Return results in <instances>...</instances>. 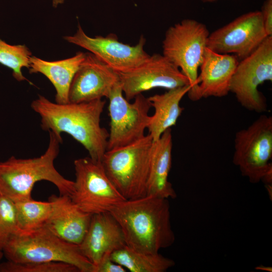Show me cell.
<instances>
[{
    "instance_id": "obj_28",
    "label": "cell",
    "mask_w": 272,
    "mask_h": 272,
    "mask_svg": "<svg viewBox=\"0 0 272 272\" xmlns=\"http://www.w3.org/2000/svg\"><path fill=\"white\" fill-rule=\"evenodd\" d=\"M64 2V0H52V6L56 8L59 5L62 4Z\"/></svg>"
},
{
    "instance_id": "obj_5",
    "label": "cell",
    "mask_w": 272,
    "mask_h": 272,
    "mask_svg": "<svg viewBox=\"0 0 272 272\" xmlns=\"http://www.w3.org/2000/svg\"><path fill=\"white\" fill-rule=\"evenodd\" d=\"M153 143L148 134L130 145L107 150L103 157L107 176L126 199L147 195Z\"/></svg>"
},
{
    "instance_id": "obj_2",
    "label": "cell",
    "mask_w": 272,
    "mask_h": 272,
    "mask_svg": "<svg viewBox=\"0 0 272 272\" xmlns=\"http://www.w3.org/2000/svg\"><path fill=\"white\" fill-rule=\"evenodd\" d=\"M109 213L119 224L125 245L134 250L158 253L175 241L168 199L146 195L125 199Z\"/></svg>"
},
{
    "instance_id": "obj_1",
    "label": "cell",
    "mask_w": 272,
    "mask_h": 272,
    "mask_svg": "<svg viewBox=\"0 0 272 272\" xmlns=\"http://www.w3.org/2000/svg\"><path fill=\"white\" fill-rule=\"evenodd\" d=\"M105 104L102 99L60 104L39 95L31 107L40 116L42 129L58 136L63 132L70 134L84 147L92 159L101 162L109 136L100 122Z\"/></svg>"
},
{
    "instance_id": "obj_20",
    "label": "cell",
    "mask_w": 272,
    "mask_h": 272,
    "mask_svg": "<svg viewBox=\"0 0 272 272\" xmlns=\"http://www.w3.org/2000/svg\"><path fill=\"white\" fill-rule=\"evenodd\" d=\"M191 88V86L187 85L148 98L151 107L154 109L147 127L148 134L153 142L157 141L166 130L176 124L183 110L180 103Z\"/></svg>"
},
{
    "instance_id": "obj_11",
    "label": "cell",
    "mask_w": 272,
    "mask_h": 272,
    "mask_svg": "<svg viewBox=\"0 0 272 272\" xmlns=\"http://www.w3.org/2000/svg\"><path fill=\"white\" fill-rule=\"evenodd\" d=\"M63 39L88 50L117 73L133 70L145 62L150 56L145 50L146 39L143 35L136 45H130L119 41L113 34L105 37H90L79 24L75 34L64 36Z\"/></svg>"
},
{
    "instance_id": "obj_26",
    "label": "cell",
    "mask_w": 272,
    "mask_h": 272,
    "mask_svg": "<svg viewBox=\"0 0 272 272\" xmlns=\"http://www.w3.org/2000/svg\"><path fill=\"white\" fill-rule=\"evenodd\" d=\"M110 254L106 255L101 259L99 263L95 267L94 272H126L127 271L122 266L114 262L110 258Z\"/></svg>"
},
{
    "instance_id": "obj_27",
    "label": "cell",
    "mask_w": 272,
    "mask_h": 272,
    "mask_svg": "<svg viewBox=\"0 0 272 272\" xmlns=\"http://www.w3.org/2000/svg\"><path fill=\"white\" fill-rule=\"evenodd\" d=\"M260 12L265 32L267 36H272V0H266Z\"/></svg>"
},
{
    "instance_id": "obj_15",
    "label": "cell",
    "mask_w": 272,
    "mask_h": 272,
    "mask_svg": "<svg viewBox=\"0 0 272 272\" xmlns=\"http://www.w3.org/2000/svg\"><path fill=\"white\" fill-rule=\"evenodd\" d=\"M124 245L119 224L108 212L92 215L87 232L79 246L82 254L95 268L106 255Z\"/></svg>"
},
{
    "instance_id": "obj_12",
    "label": "cell",
    "mask_w": 272,
    "mask_h": 272,
    "mask_svg": "<svg viewBox=\"0 0 272 272\" xmlns=\"http://www.w3.org/2000/svg\"><path fill=\"white\" fill-rule=\"evenodd\" d=\"M268 37L260 11L244 14L210 33L207 48L241 59L252 53Z\"/></svg>"
},
{
    "instance_id": "obj_16",
    "label": "cell",
    "mask_w": 272,
    "mask_h": 272,
    "mask_svg": "<svg viewBox=\"0 0 272 272\" xmlns=\"http://www.w3.org/2000/svg\"><path fill=\"white\" fill-rule=\"evenodd\" d=\"M52 208L45 226L61 239L79 245L90 225L92 215L82 210L66 195H52Z\"/></svg>"
},
{
    "instance_id": "obj_24",
    "label": "cell",
    "mask_w": 272,
    "mask_h": 272,
    "mask_svg": "<svg viewBox=\"0 0 272 272\" xmlns=\"http://www.w3.org/2000/svg\"><path fill=\"white\" fill-rule=\"evenodd\" d=\"M70 264L58 261L16 263L9 260L0 263V272H77Z\"/></svg>"
},
{
    "instance_id": "obj_17",
    "label": "cell",
    "mask_w": 272,
    "mask_h": 272,
    "mask_svg": "<svg viewBox=\"0 0 272 272\" xmlns=\"http://www.w3.org/2000/svg\"><path fill=\"white\" fill-rule=\"evenodd\" d=\"M234 54H221L207 47L199 68L195 101L228 95L232 76L239 63Z\"/></svg>"
},
{
    "instance_id": "obj_25",
    "label": "cell",
    "mask_w": 272,
    "mask_h": 272,
    "mask_svg": "<svg viewBox=\"0 0 272 272\" xmlns=\"http://www.w3.org/2000/svg\"><path fill=\"white\" fill-rule=\"evenodd\" d=\"M19 230L15 203L0 196V250H3L10 237Z\"/></svg>"
},
{
    "instance_id": "obj_18",
    "label": "cell",
    "mask_w": 272,
    "mask_h": 272,
    "mask_svg": "<svg viewBox=\"0 0 272 272\" xmlns=\"http://www.w3.org/2000/svg\"><path fill=\"white\" fill-rule=\"evenodd\" d=\"M173 142L171 129L166 130L154 142L150 163L147 195L175 198L177 195L168 180L172 165Z\"/></svg>"
},
{
    "instance_id": "obj_14",
    "label": "cell",
    "mask_w": 272,
    "mask_h": 272,
    "mask_svg": "<svg viewBox=\"0 0 272 272\" xmlns=\"http://www.w3.org/2000/svg\"><path fill=\"white\" fill-rule=\"evenodd\" d=\"M119 82L117 72L90 52L86 53L72 81L69 102L80 103L108 98Z\"/></svg>"
},
{
    "instance_id": "obj_19",
    "label": "cell",
    "mask_w": 272,
    "mask_h": 272,
    "mask_svg": "<svg viewBox=\"0 0 272 272\" xmlns=\"http://www.w3.org/2000/svg\"><path fill=\"white\" fill-rule=\"evenodd\" d=\"M86 53L78 52L73 56L58 60L48 61L32 56L29 68L30 74L41 73L52 83L56 91L55 102H69V93L73 79Z\"/></svg>"
},
{
    "instance_id": "obj_7",
    "label": "cell",
    "mask_w": 272,
    "mask_h": 272,
    "mask_svg": "<svg viewBox=\"0 0 272 272\" xmlns=\"http://www.w3.org/2000/svg\"><path fill=\"white\" fill-rule=\"evenodd\" d=\"M272 117L261 115L234 139L233 162L252 183L271 182Z\"/></svg>"
},
{
    "instance_id": "obj_6",
    "label": "cell",
    "mask_w": 272,
    "mask_h": 272,
    "mask_svg": "<svg viewBox=\"0 0 272 272\" xmlns=\"http://www.w3.org/2000/svg\"><path fill=\"white\" fill-rule=\"evenodd\" d=\"M209 35L205 24L186 19L170 27L162 42L163 55L187 78L191 87L187 95L192 101L195 100L198 71L203 59Z\"/></svg>"
},
{
    "instance_id": "obj_3",
    "label": "cell",
    "mask_w": 272,
    "mask_h": 272,
    "mask_svg": "<svg viewBox=\"0 0 272 272\" xmlns=\"http://www.w3.org/2000/svg\"><path fill=\"white\" fill-rule=\"evenodd\" d=\"M48 132L47 148L39 157L21 159L11 156L0 162V196L14 203L31 199L35 184L42 180L55 185L60 195L71 196L74 181L65 178L54 166L62 138L51 131Z\"/></svg>"
},
{
    "instance_id": "obj_4",
    "label": "cell",
    "mask_w": 272,
    "mask_h": 272,
    "mask_svg": "<svg viewBox=\"0 0 272 272\" xmlns=\"http://www.w3.org/2000/svg\"><path fill=\"white\" fill-rule=\"evenodd\" d=\"M3 251L8 260L16 263L58 261L76 267L80 272H94L93 264L82 254L79 245L66 242L45 225L13 234Z\"/></svg>"
},
{
    "instance_id": "obj_13",
    "label": "cell",
    "mask_w": 272,
    "mask_h": 272,
    "mask_svg": "<svg viewBox=\"0 0 272 272\" xmlns=\"http://www.w3.org/2000/svg\"><path fill=\"white\" fill-rule=\"evenodd\" d=\"M118 73L123 94L128 101L154 88L170 90L190 85L178 67L158 53L150 55L145 62L133 70Z\"/></svg>"
},
{
    "instance_id": "obj_8",
    "label": "cell",
    "mask_w": 272,
    "mask_h": 272,
    "mask_svg": "<svg viewBox=\"0 0 272 272\" xmlns=\"http://www.w3.org/2000/svg\"><path fill=\"white\" fill-rule=\"evenodd\" d=\"M76 179L70 196L83 211L91 215L110 212L126 199L107 176L101 162L90 157L74 162Z\"/></svg>"
},
{
    "instance_id": "obj_21",
    "label": "cell",
    "mask_w": 272,
    "mask_h": 272,
    "mask_svg": "<svg viewBox=\"0 0 272 272\" xmlns=\"http://www.w3.org/2000/svg\"><path fill=\"white\" fill-rule=\"evenodd\" d=\"M110 258L131 272H165L175 265L173 260L159 253H144L126 245L113 251Z\"/></svg>"
},
{
    "instance_id": "obj_22",
    "label": "cell",
    "mask_w": 272,
    "mask_h": 272,
    "mask_svg": "<svg viewBox=\"0 0 272 272\" xmlns=\"http://www.w3.org/2000/svg\"><path fill=\"white\" fill-rule=\"evenodd\" d=\"M19 230L30 231L45 225L52 211L51 201H40L32 198L15 203Z\"/></svg>"
},
{
    "instance_id": "obj_30",
    "label": "cell",
    "mask_w": 272,
    "mask_h": 272,
    "mask_svg": "<svg viewBox=\"0 0 272 272\" xmlns=\"http://www.w3.org/2000/svg\"><path fill=\"white\" fill-rule=\"evenodd\" d=\"M204 2H215V1H216L217 0H202Z\"/></svg>"
},
{
    "instance_id": "obj_23",
    "label": "cell",
    "mask_w": 272,
    "mask_h": 272,
    "mask_svg": "<svg viewBox=\"0 0 272 272\" xmlns=\"http://www.w3.org/2000/svg\"><path fill=\"white\" fill-rule=\"evenodd\" d=\"M32 56L25 45H11L0 38V63L12 70V75L17 81L29 82L23 75L22 69H29Z\"/></svg>"
},
{
    "instance_id": "obj_10",
    "label": "cell",
    "mask_w": 272,
    "mask_h": 272,
    "mask_svg": "<svg viewBox=\"0 0 272 272\" xmlns=\"http://www.w3.org/2000/svg\"><path fill=\"white\" fill-rule=\"evenodd\" d=\"M107 98L110 129L107 150L130 145L144 138L151 108L148 98L140 94L129 102L124 96L119 82Z\"/></svg>"
},
{
    "instance_id": "obj_9",
    "label": "cell",
    "mask_w": 272,
    "mask_h": 272,
    "mask_svg": "<svg viewBox=\"0 0 272 272\" xmlns=\"http://www.w3.org/2000/svg\"><path fill=\"white\" fill-rule=\"evenodd\" d=\"M272 81V36L267 37L250 55L239 62L232 76L230 92L244 108L256 112L267 109L258 87Z\"/></svg>"
},
{
    "instance_id": "obj_29",
    "label": "cell",
    "mask_w": 272,
    "mask_h": 272,
    "mask_svg": "<svg viewBox=\"0 0 272 272\" xmlns=\"http://www.w3.org/2000/svg\"><path fill=\"white\" fill-rule=\"evenodd\" d=\"M4 255L3 250H0V261Z\"/></svg>"
}]
</instances>
